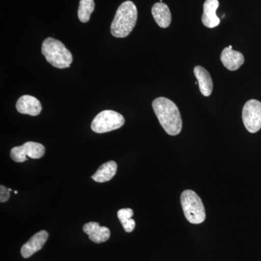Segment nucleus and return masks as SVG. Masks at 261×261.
<instances>
[{
    "label": "nucleus",
    "mask_w": 261,
    "mask_h": 261,
    "mask_svg": "<svg viewBox=\"0 0 261 261\" xmlns=\"http://www.w3.org/2000/svg\"><path fill=\"white\" fill-rule=\"evenodd\" d=\"M117 168L118 166L116 162L108 161L98 168L97 171L92 176V179L99 183L110 181L116 175Z\"/></svg>",
    "instance_id": "2eb2a0df"
},
{
    "label": "nucleus",
    "mask_w": 261,
    "mask_h": 261,
    "mask_svg": "<svg viewBox=\"0 0 261 261\" xmlns=\"http://www.w3.org/2000/svg\"><path fill=\"white\" fill-rule=\"evenodd\" d=\"M219 7V0H206L203 5L202 16V22L205 27L213 29L219 25L220 19L216 15V10Z\"/></svg>",
    "instance_id": "f8f14e48"
},
{
    "label": "nucleus",
    "mask_w": 261,
    "mask_h": 261,
    "mask_svg": "<svg viewBox=\"0 0 261 261\" xmlns=\"http://www.w3.org/2000/svg\"><path fill=\"white\" fill-rule=\"evenodd\" d=\"M181 204L184 214L189 222L193 224L204 222L206 217L205 207L195 192L187 190L182 192Z\"/></svg>",
    "instance_id": "20e7f679"
},
{
    "label": "nucleus",
    "mask_w": 261,
    "mask_h": 261,
    "mask_svg": "<svg viewBox=\"0 0 261 261\" xmlns=\"http://www.w3.org/2000/svg\"><path fill=\"white\" fill-rule=\"evenodd\" d=\"M42 53L46 61L57 68H69L73 62L71 53L64 44L54 38H47L42 43Z\"/></svg>",
    "instance_id": "7ed1b4c3"
},
{
    "label": "nucleus",
    "mask_w": 261,
    "mask_h": 261,
    "mask_svg": "<svg viewBox=\"0 0 261 261\" xmlns=\"http://www.w3.org/2000/svg\"><path fill=\"white\" fill-rule=\"evenodd\" d=\"M14 192H15V195H17V194H18V191H15Z\"/></svg>",
    "instance_id": "6ab92c4d"
},
{
    "label": "nucleus",
    "mask_w": 261,
    "mask_h": 261,
    "mask_svg": "<svg viewBox=\"0 0 261 261\" xmlns=\"http://www.w3.org/2000/svg\"><path fill=\"white\" fill-rule=\"evenodd\" d=\"M84 233L89 236V240L99 244L109 240L111 231L106 226H100L97 222H89L83 226Z\"/></svg>",
    "instance_id": "9b49d317"
},
{
    "label": "nucleus",
    "mask_w": 261,
    "mask_h": 261,
    "mask_svg": "<svg viewBox=\"0 0 261 261\" xmlns=\"http://www.w3.org/2000/svg\"><path fill=\"white\" fill-rule=\"evenodd\" d=\"M94 0H80L78 10V17L82 23H87L90 20L91 14L94 10Z\"/></svg>",
    "instance_id": "f3484780"
},
{
    "label": "nucleus",
    "mask_w": 261,
    "mask_h": 261,
    "mask_svg": "<svg viewBox=\"0 0 261 261\" xmlns=\"http://www.w3.org/2000/svg\"><path fill=\"white\" fill-rule=\"evenodd\" d=\"M133 211L130 208H123L118 211V218L126 232L130 233L135 229L136 223L132 219Z\"/></svg>",
    "instance_id": "dca6fc26"
},
{
    "label": "nucleus",
    "mask_w": 261,
    "mask_h": 261,
    "mask_svg": "<svg viewBox=\"0 0 261 261\" xmlns=\"http://www.w3.org/2000/svg\"><path fill=\"white\" fill-rule=\"evenodd\" d=\"M152 108L163 129L171 136L180 134L182 129L181 113L176 105L166 97H158L152 102Z\"/></svg>",
    "instance_id": "f257e3e1"
},
{
    "label": "nucleus",
    "mask_w": 261,
    "mask_h": 261,
    "mask_svg": "<svg viewBox=\"0 0 261 261\" xmlns=\"http://www.w3.org/2000/svg\"><path fill=\"white\" fill-rule=\"evenodd\" d=\"M152 16L161 28L166 29L171 23V13L168 5L163 3H155L152 8Z\"/></svg>",
    "instance_id": "4468645a"
},
{
    "label": "nucleus",
    "mask_w": 261,
    "mask_h": 261,
    "mask_svg": "<svg viewBox=\"0 0 261 261\" xmlns=\"http://www.w3.org/2000/svg\"><path fill=\"white\" fill-rule=\"evenodd\" d=\"M125 123L123 116L114 111H104L96 116L92 121L91 128L97 134L107 133L118 129Z\"/></svg>",
    "instance_id": "39448f33"
},
{
    "label": "nucleus",
    "mask_w": 261,
    "mask_h": 261,
    "mask_svg": "<svg viewBox=\"0 0 261 261\" xmlns=\"http://www.w3.org/2000/svg\"><path fill=\"white\" fill-rule=\"evenodd\" d=\"M243 120L245 128L250 133H256L261 128V102L250 99L244 106Z\"/></svg>",
    "instance_id": "423d86ee"
},
{
    "label": "nucleus",
    "mask_w": 261,
    "mask_h": 261,
    "mask_svg": "<svg viewBox=\"0 0 261 261\" xmlns=\"http://www.w3.org/2000/svg\"><path fill=\"white\" fill-rule=\"evenodd\" d=\"M16 109L21 114L37 116L42 112V105L37 98L31 95H23L18 99Z\"/></svg>",
    "instance_id": "1a4fd4ad"
},
{
    "label": "nucleus",
    "mask_w": 261,
    "mask_h": 261,
    "mask_svg": "<svg viewBox=\"0 0 261 261\" xmlns=\"http://www.w3.org/2000/svg\"><path fill=\"white\" fill-rule=\"evenodd\" d=\"M221 61L228 70H238L245 62V58L241 53L233 50L232 46L224 48L221 55Z\"/></svg>",
    "instance_id": "9d476101"
},
{
    "label": "nucleus",
    "mask_w": 261,
    "mask_h": 261,
    "mask_svg": "<svg viewBox=\"0 0 261 261\" xmlns=\"http://www.w3.org/2000/svg\"><path fill=\"white\" fill-rule=\"evenodd\" d=\"M194 73L198 82L201 93L205 97L210 96L214 89V83L209 72L203 67L197 65L194 68Z\"/></svg>",
    "instance_id": "ddd939ff"
},
{
    "label": "nucleus",
    "mask_w": 261,
    "mask_h": 261,
    "mask_svg": "<svg viewBox=\"0 0 261 261\" xmlns=\"http://www.w3.org/2000/svg\"><path fill=\"white\" fill-rule=\"evenodd\" d=\"M49 233L46 231H39L34 235L27 243L24 244L20 250V253L24 258H29L35 252L39 251L47 242Z\"/></svg>",
    "instance_id": "6e6552de"
},
{
    "label": "nucleus",
    "mask_w": 261,
    "mask_h": 261,
    "mask_svg": "<svg viewBox=\"0 0 261 261\" xmlns=\"http://www.w3.org/2000/svg\"><path fill=\"white\" fill-rule=\"evenodd\" d=\"M10 198L9 189L6 188L3 185L0 186V202H7Z\"/></svg>",
    "instance_id": "a211bd4d"
},
{
    "label": "nucleus",
    "mask_w": 261,
    "mask_h": 261,
    "mask_svg": "<svg viewBox=\"0 0 261 261\" xmlns=\"http://www.w3.org/2000/svg\"><path fill=\"white\" fill-rule=\"evenodd\" d=\"M138 12L135 3L126 1L120 5L111 23V32L113 37H128L137 23Z\"/></svg>",
    "instance_id": "f03ea898"
},
{
    "label": "nucleus",
    "mask_w": 261,
    "mask_h": 261,
    "mask_svg": "<svg viewBox=\"0 0 261 261\" xmlns=\"http://www.w3.org/2000/svg\"><path fill=\"white\" fill-rule=\"evenodd\" d=\"M45 153V147L42 144L34 142H25L23 145L13 147L10 151V157L17 163L27 161V156L33 159H39Z\"/></svg>",
    "instance_id": "0eeeda50"
}]
</instances>
